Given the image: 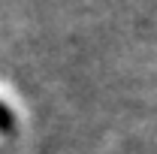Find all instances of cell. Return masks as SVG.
I'll use <instances>...</instances> for the list:
<instances>
[{
  "instance_id": "1",
  "label": "cell",
  "mask_w": 157,
  "mask_h": 154,
  "mask_svg": "<svg viewBox=\"0 0 157 154\" xmlns=\"http://www.w3.org/2000/svg\"><path fill=\"white\" fill-rule=\"evenodd\" d=\"M12 127H15V118H12V112H9L6 103H0V130L3 133H12Z\"/></svg>"
}]
</instances>
